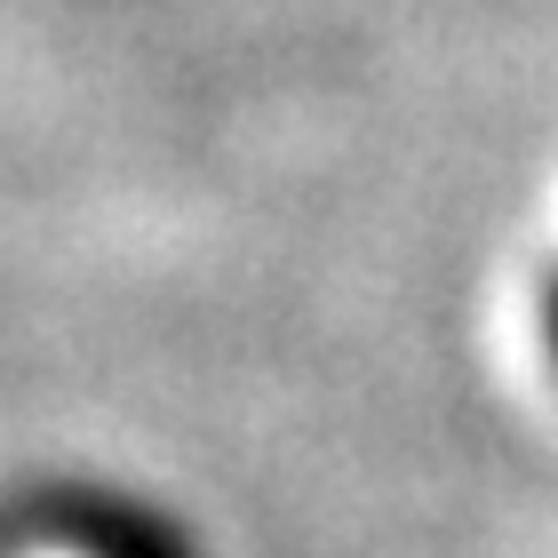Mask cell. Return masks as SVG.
I'll list each match as a JSON object with an SVG mask.
<instances>
[{
  "instance_id": "cell-1",
  "label": "cell",
  "mask_w": 558,
  "mask_h": 558,
  "mask_svg": "<svg viewBox=\"0 0 558 558\" xmlns=\"http://www.w3.org/2000/svg\"><path fill=\"white\" fill-rule=\"evenodd\" d=\"M543 336H550V367H558V279H550V303H543Z\"/></svg>"
}]
</instances>
